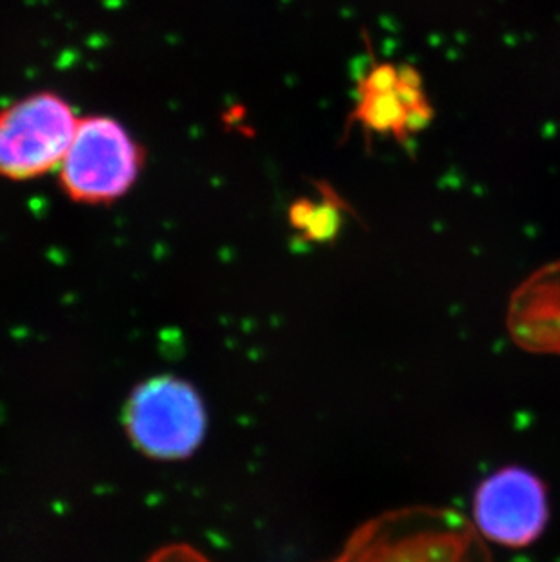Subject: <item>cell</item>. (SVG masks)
I'll return each instance as SVG.
<instances>
[{
    "instance_id": "6da1fadb",
    "label": "cell",
    "mask_w": 560,
    "mask_h": 562,
    "mask_svg": "<svg viewBox=\"0 0 560 562\" xmlns=\"http://www.w3.org/2000/svg\"><path fill=\"white\" fill-rule=\"evenodd\" d=\"M144 167V151L118 120L106 115L80 117L66 157L58 166V182L70 200L111 204L136 184Z\"/></svg>"
},
{
    "instance_id": "7a4b0ae2",
    "label": "cell",
    "mask_w": 560,
    "mask_h": 562,
    "mask_svg": "<svg viewBox=\"0 0 560 562\" xmlns=\"http://www.w3.org/2000/svg\"><path fill=\"white\" fill-rule=\"evenodd\" d=\"M80 117L53 91L31 93L0 110V179L33 180L58 170Z\"/></svg>"
},
{
    "instance_id": "3957f363",
    "label": "cell",
    "mask_w": 560,
    "mask_h": 562,
    "mask_svg": "<svg viewBox=\"0 0 560 562\" xmlns=\"http://www.w3.org/2000/svg\"><path fill=\"white\" fill-rule=\"evenodd\" d=\"M127 433L153 459L189 457L206 433V409L191 384L160 375L133 391L126 408Z\"/></svg>"
},
{
    "instance_id": "277c9868",
    "label": "cell",
    "mask_w": 560,
    "mask_h": 562,
    "mask_svg": "<svg viewBox=\"0 0 560 562\" xmlns=\"http://www.w3.org/2000/svg\"><path fill=\"white\" fill-rule=\"evenodd\" d=\"M473 515L478 530L490 540L508 548H524L546 528V487L528 470L504 468L478 486Z\"/></svg>"
},
{
    "instance_id": "5b68a950",
    "label": "cell",
    "mask_w": 560,
    "mask_h": 562,
    "mask_svg": "<svg viewBox=\"0 0 560 562\" xmlns=\"http://www.w3.org/2000/svg\"><path fill=\"white\" fill-rule=\"evenodd\" d=\"M429 106L413 70L375 66L360 84L355 117L368 129L397 136L428 122Z\"/></svg>"
},
{
    "instance_id": "8992f818",
    "label": "cell",
    "mask_w": 560,
    "mask_h": 562,
    "mask_svg": "<svg viewBox=\"0 0 560 562\" xmlns=\"http://www.w3.org/2000/svg\"><path fill=\"white\" fill-rule=\"evenodd\" d=\"M508 328L521 347L560 355V262L537 272L515 291Z\"/></svg>"
},
{
    "instance_id": "52a82bcc",
    "label": "cell",
    "mask_w": 560,
    "mask_h": 562,
    "mask_svg": "<svg viewBox=\"0 0 560 562\" xmlns=\"http://www.w3.org/2000/svg\"><path fill=\"white\" fill-rule=\"evenodd\" d=\"M151 562H206L204 558H201L198 555L191 554V551H184V549L177 548L175 551H166L160 554L153 558ZM337 562H384L375 549L369 548L362 539H353L351 546L348 548V551L338 558Z\"/></svg>"
}]
</instances>
